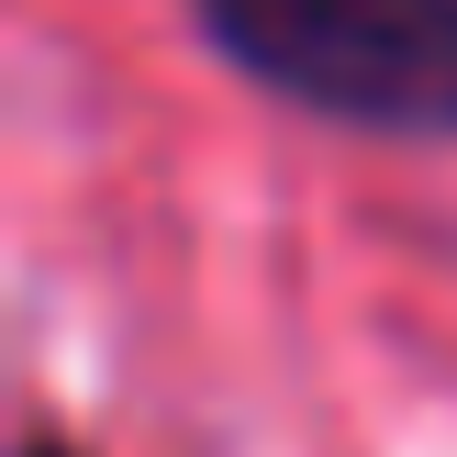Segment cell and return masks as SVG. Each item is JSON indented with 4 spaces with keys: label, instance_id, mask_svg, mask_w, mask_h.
I'll return each mask as SVG.
<instances>
[{
    "label": "cell",
    "instance_id": "obj_1",
    "mask_svg": "<svg viewBox=\"0 0 457 457\" xmlns=\"http://www.w3.org/2000/svg\"><path fill=\"white\" fill-rule=\"evenodd\" d=\"M245 89L346 134L457 145V0H190Z\"/></svg>",
    "mask_w": 457,
    "mask_h": 457
},
{
    "label": "cell",
    "instance_id": "obj_2",
    "mask_svg": "<svg viewBox=\"0 0 457 457\" xmlns=\"http://www.w3.org/2000/svg\"><path fill=\"white\" fill-rule=\"evenodd\" d=\"M12 457H89V446H67V436H56V424H34V436H22Z\"/></svg>",
    "mask_w": 457,
    "mask_h": 457
}]
</instances>
